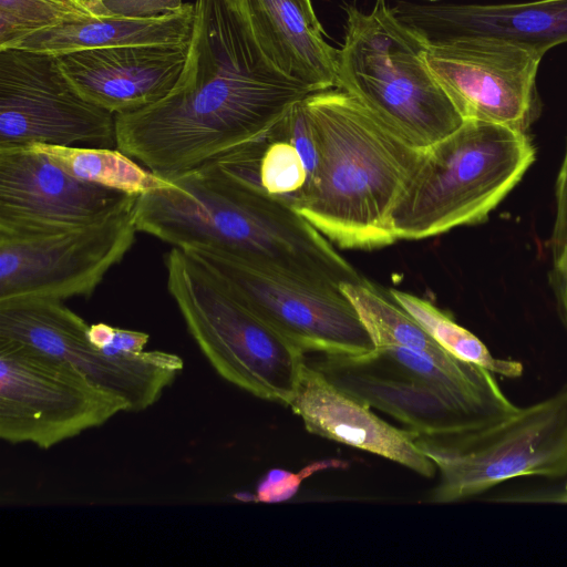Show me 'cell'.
Wrapping results in <instances>:
<instances>
[{"label":"cell","mask_w":567,"mask_h":567,"mask_svg":"<svg viewBox=\"0 0 567 567\" xmlns=\"http://www.w3.org/2000/svg\"><path fill=\"white\" fill-rule=\"evenodd\" d=\"M535 158L525 132L467 120L423 152L392 216L398 240H420L478 224Z\"/></svg>","instance_id":"6"},{"label":"cell","mask_w":567,"mask_h":567,"mask_svg":"<svg viewBox=\"0 0 567 567\" xmlns=\"http://www.w3.org/2000/svg\"><path fill=\"white\" fill-rule=\"evenodd\" d=\"M268 59L311 92L337 87V53L311 0H234Z\"/></svg>","instance_id":"19"},{"label":"cell","mask_w":567,"mask_h":567,"mask_svg":"<svg viewBox=\"0 0 567 567\" xmlns=\"http://www.w3.org/2000/svg\"><path fill=\"white\" fill-rule=\"evenodd\" d=\"M187 48L128 45L76 51L56 59L86 101L116 115L164 99L183 71Z\"/></svg>","instance_id":"16"},{"label":"cell","mask_w":567,"mask_h":567,"mask_svg":"<svg viewBox=\"0 0 567 567\" xmlns=\"http://www.w3.org/2000/svg\"><path fill=\"white\" fill-rule=\"evenodd\" d=\"M137 197L84 183L30 145L0 148V235L89 226L134 206Z\"/></svg>","instance_id":"15"},{"label":"cell","mask_w":567,"mask_h":567,"mask_svg":"<svg viewBox=\"0 0 567 567\" xmlns=\"http://www.w3.org/2000/svg\"><path fill=\"white\" fill-rule=\"evenodd\" d=\"M130 405L65 360L0 338V437L48 450L99 427Z\"/></svg>","instance_id":"9"},{"label":"cell","mask_w":567,"mask_h":567,"mask_svg":"<svg viewBox=\"0 0 567 567\" xmlns=\"http://www.w3.org/2000/svg\"><path fill=\"white\" fill-rule=\"evenodd\" d=\"M318 163L293 209L334 246L371 250L398 241L393 212L425 150L334 87L303 100Z\"/></svg>","instance_id":"3"},{"label":"cell","mask_w":567,"mask_h":567,"mask_svg":"<svg viewBox=\"0 0 567 567\" xmlns=\"http://www.w3.org/2000/svg\"><path fill=\"white\" fill-rule=\"evenodd\" d=\"M194 3L154 17L104 13L93 20L34 33L11 49L52 55L128 45L188 47Z\"/></svg>","instance_id":"20"},{"label":"cell","mask_w":567,"mask_h":567,"mask_svg":"<svg viewBox=\"0 0 567 567\" xmlns=\"http://www.w3.org/2000/svg\"><path fill=\"white\" fill-rule=\"evenodd\" d=\"M47 154L73 177L96 186L140 196L167 187L169 181L155 174L118 148L29 144Z\"/></svg>","instance_id":"22"},{"label":"cell","mask_w":567,"mask_h":567,"mask_svg":"<svg viewBox=\"0 0 567 567\" xmlns=\"http://www.w3.org/2000/svg\"><path fill=\"white\" fill-rule=\"evenodd\" d=\"M183 250L305 353L357 357L375 349L341 289L293 280L214 248Z\"/></svg>","instance_id":"10"},{"label":"cell","mask_w":567,"mask_h":567,"mask_svg":"<svg viewBox=\"0 0 567 567\" xmlns=\"http://www.w3.org/2000/svg\"><path fill=\"white\" fill-rule=\"evenodd\" d=\"M431 1H436V0H431Z\"/></svg>","instance_id":"29"},{"label":"cell","mask_w":567,"mask_h":567,"mask_svg":"<svg viewBox=\"0 0 567 567\" xmlns=\"http://www.w3.org/2000/svg\"><path fill=\"white\" fill-rule=\"evenodd\" d=\"M89 339L105 354L122 358L143 352L150 336L142 331L116 328L99 322L90 324Z\"/></svg>","instance_id":"26"},{"label":"cell","mask_w":567,"mask_h":567,"mask_svg":"<svg viewBox=\"0 0 567 567\" xmlns=\"http://www.w3.org/2000/svg\"><path fill=\"white\" fill-rule=\"evenodd\" d=\"M183 71L172 91L115 115L116 148L163 177L267 135L313 93L265 54L234 0H196Z\"/></svg>","instance_id":"1"},{"label":"cell","mask_w":567,"mask_h":567,"mask_svg":"<svg viewBox=\"0 0 567 567\" xmlns=\"http://www.w3.org/2000/svg\"><path fill=\"white\" fill-rule=\"evenodd\" d=\"M440 480L430 502L447 504L512 478L567 475V383L492 426L453 435L416 434Z\"/></svg>","instance_id":"8"},{"label":"cell","mask_w":567,"mask_h":567,"mask_svg":"<svg viewBox=\"0 0 567 567\" xmlns=\"http://www.w3.org/2000/svg\"><path fill=\"white\" fill-rule=\"evenodd\" d=\"M287 406L311 434L380 455L427 478L436 473L416 443V432L385 422L306 360Z\"/></svg>","instance_id":"17"},{"label":"cell","mask_w":567,"mask_h":567,"mask_svg":"<svg viewBox=\"0 0 567 567\" xmlns=\"http://www.w3.org/2000/svg\"><path fill=\"white\" fill-rule=\"evenodd\" d=\"M340 289L353 305L375 347H404L443 364L462 361L436 342L388 291L368 279L343 282Z\"/></svg>","instance_id":"21"},{"label":"cell","mask_w":567,"mask_h":567,"mask_svg":"<svg viewBox=\"0 0 567 567\" xmlns=\"http://www.w3.org/2000/svg\"><path fill=\"white\" fill-rule=\"evenodd\" d=\"M33 143L116 146L115 114L86 101L56 55L0 50V148Z\"/></svg>","instance_id":"13"},{"label":"cell","mask_w":567,"mask_h":567,"mask_svg":"<svg viewBox=\"0 0 567 567\" xmlns=\"http://www.w3.org/2000/svg\"><path fill=\"white\" fill-rule=\"evenodd\" d=\"M337 53V87L410 145L426 150L464 122L426 63L427 43L401 22L386 0L364 13L347 4Z\"/></svg>","instance_id":"5"},{"label":"cell","mask_w":567,"mask_h":567,"mask_svg":"<svg viewBox=\"0 0 567 567\" xmlns=\"http://www.w3.org/2000/svg\"><path fill=\"white\" fill-rule=\"evenodd\" d=\"M391 9L427 44L457 37L489 35L546 53L567 42V0L497 4L399 1Z\"/></svg>","instance_id":"18"},{"label":"cell","mask_w":567,"mask_h":567,"mask_svg":"<svg viewBox=\"0 0 567 567\" xmlns=\"http://www.w3.org/2000/svg\"><path fill=\"white\" fill-rule=\"evenodd\" d=\"M330 382L421 435H453L497 424L519 408L491 371L460 361L443 364L398 346L367 354L306 353Z\"/></svg>","instance_id":"4"},{"label":"cell","mask_w":567,"mask_h":567,"mask_svg":"<svg viewBox=\"0 0 567 567\" xmlns=\"http://www.w3.org/2000/svg\"><path fill=\"white\" fill-rule=\"evenodd\" d=\"M388 292L453 355L502 377L518 378L523 374L522 362L495 358L475 334L427 299L398 289H389Z\"/></svg>","instance_id":"23"},{"label":"cell","mask_w":567,"mask_h":567,"mask_svg":"<svg viewBox=\"0 0 567 567\" xmlns=\"http://www.w3.org/2000/svg\"><path fill=\"white\" fill-rule=\"evenodd\" d=\"M100 16L92 0H0V50L34 33Z\"/></svg>","instance_id":"24"},{"label":"cell","mask_w":567,"mask_h":567,"mask_svg":"<svg viewBox=\"0 0 567 567\" xmlns=\"http://www.w3.org/2000/svg\"><path fill=\"white\" fill-rule=\"evenodd\" d=\"M427 45V66L464 121L526 131L536 107V76L544 52L489 35Z\"/></svg>","instance_id":"14"},{"label":"cell","mask_w":567,"mask_h":567,"mask_svg":"<svg viewBox=\"0 0 567 567\" xmlns=\"http://www.w3.org/2000/svg\"><path fill=\"white\" fill-rule=\"evenodd\" d=\"M565 501H567V485H566V499Z\"/></svg>","instance_id":"28"},{"label":"cell","mask_w":567,"mask_h":567,"mask_svg":"<svg viewBox=\"0 0 567 567\" xmlns=\"http://www.w3.org/2000/svg\"><path fill=\"white\" fill-rule=\"evenodd\" d=\"M556 218L550 238L553 270L550 284L560 320L567 328V147L556 184Z\"/></svg>","instance_id":"25"},{"label":"cell","mask_w":567,"mask_h":567,"mask_svg":"<svg viewBox=\"0 0 567 567\" xmlns=\"http://www.w3.org/2000/svg\"><path fill=\"white\" fill-rule=\"evenodd\" d=\"M100 14L114 13L130 17H154L176 11L182 0H93Z\"/></svg>","instance_id":"27"},{"label":"cell","mask_w":567,"mask_h":567,"mask_svg":"<svg viewBox=\"0 0 567 567\" xmlns=\"http://www.w3.org/2000/svg\"><path fill=\"white\" fill-rule=\"evenodd\" d=\"M167 290L214 370L229 383L287 406L306 353L181 248L164 257Z\"/></svg>","instance_id":"7"},{"label":"cell","mask_w":567,"mask_h":567,"mask_svg":"<svg viewBox=\"0 0 567 567\" xmlns=\"http://www.w3.org/2000/svg\"><path fill=\"white\" fill-rule=\"evenodd\" d=\"M89 327L62 300L0 301V338L21 341L68 361L99 385L125 399L130 412L155 404L184 368L179 355L161 350L110 357L90 341Z\"/></svg>","instance_id":"12"},{"label":"cell","mask_w":567,"mask_h":567,"mask_svg":"<svg viewBox=\"0 0 567 567\" xmlns=\"http://www.w3.org/2000/svg\"><path fill=\"white\" fill-rule=\"evenodd\" d=\"M134 206L70 230L0 235V301L90 298L135 243Z\"/></svg>","instance_id":"11"},{"label":"cell","mask_w":567,"mask_h":567,"mask_svg":"<svg viewBox=\"0 0 567 567\" xmlns=\"http://www.w3.org/2000/svg\"><path fill=\"white\" fill-rule=\"evenodd\" d=\"M140 195L137 231L181 249L214 248L317 287L340 289L363 277L289 204L212 163L166 177Z\"/></svg>","instance_id":"2"}]
</instances>
